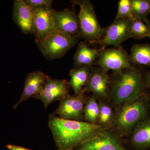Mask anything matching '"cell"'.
Here are the masks:
<instances>
[{"label": "cell", "instance_id": "6da1fadb", "mask_svg": "<svg viewBox=\"0 0 150 150\" xmlns=\"http://www.w3.org/2000/svg\"><path fill=\"white\" fill-rule=\"evenodd\" d=\"M48 124L58 149H74L106 129L85 121L62 119L53 113L49 115Z\"/></svg>", "mask_w": 150, "mask_h": 150}, {"label": "cell", "instance_id": "7a4b0ae2", "mask_svg": "<svg viewBox=\"0 0 150 150\" xmlns=\"http://www.w3.org/2000/svg\"><path fill=\"white\" fill-rule=\"evenodd\" d=\"M144 73L137 67L112 73L110 77V102L115 108L146 92Z\"/></svg>", "mask_w": 150, "mask_h": 150}, {"label": "cell", "instance_id": "3957f363", "mask_svg": "<svg viewBox=\"0 0 150 150\" xmlns=\"http://www.w3.org/2000/svg\"><path fill=\"white\" fill-rule=\"evenodd\" d=\"M150 113V94L145 92L136 99L115 108L111 129L121 137H128L135 126Z\"/></svg>", "mask_w": 150, "mask_h": 150}, {"label": "cell", "instance_id": "277c9868", "mask_svg": "<svg viewBox=\"0 0 150 150\" xmlns=\"http://www.w3.org/2000/svg\"><path fill=\"white\" fill-rule=\"evenodd\" d=\"M71 3L80 8L78 15L80 27V37L86 42L97 44L104 37L105 33L98 21L93 5L88 0H75Z\"/></svg>", "mask_w": 150, "mask_h": 150}, {"label": "cell", "instance_id": "5b68a950", "mask_svg": "<svg viewBox=\"0 0 150 150\" xmlns=\"http://www.w3.org/2000/svg\"><path fill=\"white\" fill-rule=\"evenodd\" d=\"M79 37L56 32L35 42L46 59L53 60L64 56L78 43Z\"/></svg>", "mask_w": 150, "mask_h": 150}, {"label": "cell", "instance_id": "8992f818", "mask_svg": "<svg viewBox=\"0 0 150 150\" xmlns=\"http://www.w3.org/2000/svg\"><path fill=\"white\" fill-rule=\"evenodd\" d=\"M74 150H129L126 141L111 129H105L92 139L74 148Z\"/></svg>", "mask_w": 150, "mask_h": 150}, {"label": "cell", "instance_id": "52a82bcc", "mask_svg": "<svg viewBox=\"0 0 150 150\" xmlns=\"http://www.w3.org/2000/svg\"><path fill=\"white\" fill-rule=\"evenodd\" d=\"M95 65L107 73L109 71L116 72L134 67L130 62V55L122 46L103 49Z\"/></svg>", "mask_w": 150, "mask_h": 150}, {"label": "cell", "instance_id": "ba28073f", "mask_svg": "<svg viewBox=\"0 0 150 150\" xmlns=\"http://www.w3.org/2000/svg\"><path fill=\"white\" fill-rule=\"evenodd\" d=\"M83 89L77 95L65 97L59 102V107L53 113L66 120L84 121L83 111L89 96Z\"/></svg>", "mask_w": 150, "mask_h": 150}, {"label": "cell", "instance_id": "9c48e42d", "mask_svg": "<svg viewBox=\"0 0 150 150\" xmlns=\"http://www.w3.org/2000/svg\"><path fill=\"white\" fill-rule=\"evenodd\" d=\"M110 77L99 67L92 68L91 72L84 89L92 93L98 101L110 102Z\"/></svg>", "mask_w": 150, "mask_h": 150}, {"label": "cell", "instance_id": "30bf717a", "mask_svg": "<svg viewBox=\"0 0 150 150\" xmlns=\"http://www.w3.org/2000/svg\"><path fill=\"white\" fill-rule=\"evenodd\" d=\"M131 20H115L111 24L104 28V37L97 44H99L103 49L110 46L115 47L121 46L123 42L131 38L130 33Z\"/></svg>", "mask_w": 150, "mask_h": 150}, {"label": "cell", "instance_id": "8fae6325", "mask_svg": "<svg viewBox=\"0 0 150 150\" xmlns=\"http://www.w3.org/2000/svg\"><path fill=\"white\" fill-rule=\"evenodd\" d=\"M71 87L66 79H54L48 76L42 92L33 98L39 100L47 108L52 103L60 101L69 95Z\"/></svg>", "mask_w": 150, "mask_h": 150}, {"label": "cell", "instance_id": "7c38bea8", "mask_svg": "<svg viewBox=\"0 0 150 150\" xmlns=\"http://www.w3.org/2000/svg\"><path fill=\"white\" fill-rule=\"evenodd\" d=\"M56 32L80 37V27L79 17L73 9L62 11L53 10Z\"/></svg>", "mask_w": 150, "mask_h": 150}, {"label": "cell", "instance_id": "4fadbf2b", "mask_svg": "<svg viewBox=\"0 0 150 150\" xmlns=\"http://www.w3.org/2000/svg\"><path fill=\"white\" fill-rule=\"evenodd\" d=\"M35 42L43 40L56 32L53 16V9L40 8L33 10Z\"/></svg>", "mask_w": 150, "mask_h": 150}, {"label": "cell", "instance_id": "5bb4252c", "mask_svg": "<svg viewBox=\"0 0 150 150\" xmlns=\"http://www.w3.org/2000/svg\"><path fill=\"white\" fill-rule=\"evenodd\" d=\"M129 150H150V117L139 122L125 140Z\"/></svg>", "mask_w": 150, "mask_h": 150}, {"label": "cell", "instance_id": "9a60e30c", "mask_svg": "<svg viewBox=\"0 0 150 150\" xmlns=\"http://www.w3.org/2000/svg\"><path fill=\"white\" fill-rule=\"evenodd\" d=\"M13 19L24 34L35 33L34 12L24 0L14 1Z\"/></svg>", "mask_w": 150, "mask_h": 150}, {"label": "cell", "instance_id": "2e32d148", "mask_svg": "<svg viewBox=\"0 0 150 150\" xmlns=\"http://www.w3.org/2000/svg\"><path fill=\"white\" fill-rule=\"evenodd\" d=\"M48 76L40 71H36L28 74L25 81L24 88L18 101L14 105L16 108L22 103L40 94L43 91Z\"/></svg>", "mask_w": 150, "mask_h": 150}, {"label": "cell", "instance_id": "e0dca14e", "mask_svg": "<svg viewBox=\"0 0 150 150\" xmlns=\"http://www.w3.org/2000/svg\"><path fill=\"white\" fill-rule=\"evenodd\" d=\"M103 48H91L86 42H80L74 57V68L93 67L99 57Z\"/></svg>", "mask_w": 150, "mask_h": 150}, {"label": "cell", "instance_id": "ac0fdd59", "mask_svg": "<svg viewBox=\"0 0 150 150\" xmlns=\"http://www.w3.org/2000/svg\"><path fill=\"white\" fill-rule=\"evenodd\" d=\"M93 67H83L74 68L70 71L71 79L69 81L74 94L77 95L83 90L87 83Z\"/></svg>", "mask_w": 150, "mask_h": 150}, {"label": "cell", "instance_id": "d6986e66", "mask_svg": "<svg viewBox=\"0 0 150 150\" xmlns=\"http://www.w3.org/2000/svg\"><path fill=\"white\" fill-rule=\"evenodd\" d=\"M129 55L133 66L143 65L150 68V44H134Z\"/></svg>", "mask_w": 150, "mask_h": 150}, {"label": "cell", "instance_id": "ffe728a7", "mask_svg": "<svg viewBox=\"0 0 150 150\" xmlns=\"http://www.w3.org/2000/svg\"><path fill=\"white\" fill-rule=\"evenodd\" d=\"M98 103L99 113L96 125L105 129H111L115 115V108L110 102L98 101Z\"/></svg>", "mask_w": 150, "mask_h": 150}, {"label": "cell", "instance_id": "44dd1931", "mask_svg": "<svg viewBox=\"0 0 150 150\" xmlns=\"http://www.w3.org/2000/svg\"><path fill=\"white\" fill-rule=\"evenodd\" d=\"M99 113V105L95 96H89L84 108V121L92 124H96Z\"/></svg>", "mask_w": 150, "mask_h": 150}, {"label": "cell", "instance_id": "7402d4cb", "mask_svg": "<svg viewBox=\"0 0 150 150\" xmlns=\"http://www.w3.org/2000/svg\"><path fill=\"white\" fill-rule=\"evenodd\" d=\"M134 18L144 21L150 14V0H131Z\"/></svg>", "mask_w": 150, "mask_h": 150}, {"label": "cell", "instance_id": "603a6c76", "mask_svg": "<svg viewBox=\"0 0 150 150\" xmlns=\"http://www.w3.org/2000/svg\"><path fill=\"white\" fill-rule=\"evenodd\" d=\"M130 33L131 38L142 39L147 37V26L142 20L132 19L130 23Z\"/></svg>", "mask_w": 150, "mask_h": 150}, {"label": "cell", "instance_id": "cb8c5ba5", "mask_svg": "<svg viewBox=\"0 0 150 150\" xmlns=\"http://www.w3.org/2000/svg\"><path fill=\"white\" fill-rule=\"evenodd\" d=\"M131 0H120L115 20L134 19Z\"/></svg>", "mask_w": 150, "mask_h": 150}, {"label": "cell", "instance_id": "d4e9b609", "mask_svg": "<svg viewBox=\"0 0 150 150\" xmlns=\"http://www.w3.org/2000/svg\"><path fill=\"white\" fill-rule=\"evenodd\" d=\"M26 4L34 10L40 8L52 7L53 0H24Z\"/></svg>", "mask_w": 150, "mask_h": 150}, {"label": "cell", "instance_id": "484cf974", "mask_svg": "<svg viewBox=\"0 0 150 150\" xmlns=\"http://www.w3.org/2000/svg\"><path fill=\"white\" fill-rule=\"evenodd\" d=\"M144 82L145 91L150 94V71L144 74Z\"/></svg>", "mask_w": 150, "mask_h": 150}, {"label": "cell", "instance_id": "4316f807", "mask_svg": "<svg viewBox=\"0 0 150 150\" xmlns=\"http://www.w3.org/2000/svg\"><path fill=\"white\" fill-rule=\"evenodd\" d=\"M7 149L9 150H31L26 149V148L20 146H17L11 144H9L6 146Z\"/></svg>", "mask_w": 150, "mask_h": 150}, {"label": "cell", "instance_id": "83f0119b", "mask_svg": "<svg viewBox=\"0 0 150 150\" xmlns=\"http://www.w3.org/2000/svg\"><path fill=\"white\" fill-rule=\"evenodd\" d=\"M144 21V22L146 24L148 27V33L147 37L149 38H150V20L147 19L146 20Z\"/></svg>", "mask_w": 150, "mask_h": 150}, {"label": "cell", "instance_id": "f1b7e54d", "mask_svg": "<svg viewBox=\"0 0 150 150\" xmlns=\"http://www.w3.org/2000/svg\"><path fill=\"white\" fill-rule=\"evenodd\" d=\"M57 150H74V148H67V149H58Z\"/></svg>", "mask_w": 150, "mask_h": 150}]
</instances>
